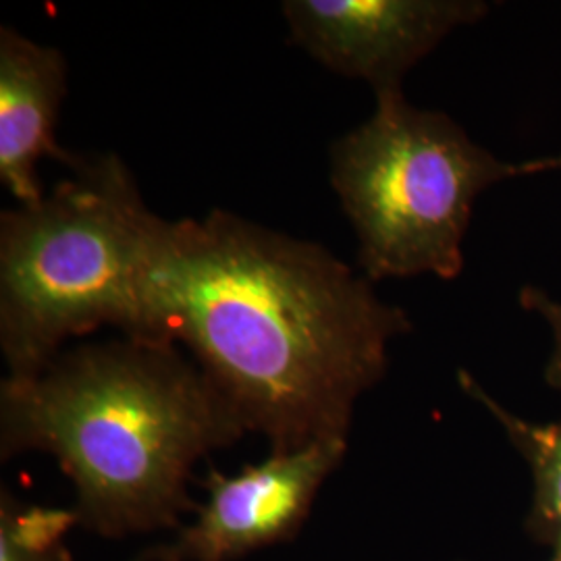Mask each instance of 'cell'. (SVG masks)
<instances>
[{
  "instance_id": "8fae6325",
  "label": "cell",
  "mask_w": 561,
  "mask_h": 561,
  "mask_svg": "<svg viewBox=\"0 0 561 561\" xmlns=\"http://www.w3.org/2000/svg\"><path fill=\"white\" fill-rule=\"evenodd\" d=\"M516 169H518V178L520 175H539V173H547V171H561V157L520 162V164H516Z\"/></svg>"
},
{
  "instance_id": "3957f363",
  "label": "cell",
  "mask_w": 561,
  "mask_h": 561,
  "mask_svg": "<svg viewBox=\"0 0 561 561\" xmlns=\"http://www.w3.org/2000/svg\"><path fill=\"white\" fill-rule=\"evenodd\" d=\"M164 219L115 154L88 159L41 202L0 215V350L30 379L69 337L117 327L154 341L150 283Z\"/></svg>"
},
{
  "instance_id": "7a4b0ae2",
  "label": "cell",
  "mask_w": 561,
  "mask_h": 561,
  "mask_svg": "<svg viewBox=\"0 0 561 561\" xmlns=\"http://www.w3.org/2000/svg\"><path fill=\"white\" fill-rule=\"evenodd\" d=\"M245 435L196 362L167 341L123 340L59 354L0 387V451H44L71 479L81 526L127 537L180 526L196 463Z\"/></svg>"
},
{
  "instance_id": "5b68a950",
  "label": "cell",
  "mask_w": 561,
  "mask_h": 561,
  "mask_svg": "<svg viewBox=\"0 0 561 561\" xmlns=\"http://www.w3.org/2000/svg\"><path fill=\"white\" fill-rule=\"evenodd\" d=\"M345 447L347 439H324L271 451L233 477L213 470L204 481L208 497L194 522L140 561H233L291 539L343 461Z\"/></svg>"
},
{
  "instance_id": "9c48e42d",
  "label": "cell",
  "mask_w": 561,
  "mask_h": 561,
  "mask_svg": "<svg viewBox=\"0 0 561 561\" xmlns=\"http://www.w3.org/2000/svg\"><path fill=\"white\" fill-rule=\"evenodd\" d=\"M80 524L73 510L21 503L4 493L0 503V561H73L67 533Z\"/></svg>"
},
{
  "instance_id": "7c38bea8",
  "label": "cell",
  "mask_w": 561,
  "mask_h": 561,
  "mask_svg": "<svg viewBox=\"0 0 561 561\" xmlns=\"http://www.w3.org/2000/svg\"><path fill=\"white\" fill-rule=\"evenodd\" d=\"M549 561H561V542L553 549V558Z\"/></svg>"
},
{
  "instance_id": "277c9868",
  "label": "cell",
  "mask_w": 561,
  "mask_h": 561,
  "mask_svg": "<svg viewBox=\"0 0 561 561\" xmlns=\"http://www.w3.org/2000/svg\"><path fill=\"white\" fill-rule=\"evenodd\" d=\"M375 99L370 119L331 148V185L356 231L362 275L456 279L474 202L518 169L445 113L412 106L401 88Z\"/></svg>"
},
{
  "instance_id": "8992f818",
  "label": "cell",
  "mask_w": 561,
  "mask_h": 561,
  "mask_svg": "<svg viewBox=\"0 0 561 561\" xmlns=\"http://www.w3.org/2000/svg\"><path fill=\"white\" fill-rule=\"evenodd\" d=\"M489 13L481 0H287L291 42L327 69L366 80L375 92L401 78L456 27Z\"/></svg>"
},
{
  "instance_id": "52a82bcc",
  "label": "cell",
  "mask_w": 561,
  "mask_h": 561,
  "mask_svg": "<svg viewBox=\"0 0 561 561\" xmlns=\"http://www.w3.org/2000/svg\"><path fill=\"white\" fill-rule=\"evenodd\" d=\"M65 92L62 53L4 25L0 30V181L21 206L46 196L36 173L41 159L48 157L71 171L88 161L60 148L55 136Z\"/></svg>"
},
{
  "instance_id": "30bf717a",
  "label": "cell",
  "mask_w": 561,
  "mask_h": 561,
  "mask_svg": "<svg viewBox=\"0 0 561 561\" xmlns=\"http://www.w3.org/2000/svg\"><path fill=\"white\" fill-rule=\"evenodd\" d=\"M520 304L524 310L539 312L551 327L553 352L545 366V381L549 382L553 389L561 391V304L551 300L542 289L537 287H524L520 291Z\"/></svg>"
},
{
  "instance_id": "6da1fadb",
  "label": "cell",
  "mask_w": 561,
  "mask_h": 561,
  "mask_svg": "<svg viewBox=\"0 0 561 561\" xmlns=\"http://www.w3.org/2000/svg\"><path fill=\"white\" fill-rule=\"evenodd\" d=\"M154 340L183 343L245 433L271 451L347 439L412 329L321 243L213 210L164 221L150 283Z\"/></svg>"
},
{
  "instance_id": "ba28073f",
  "label": "cell",
  "mask_w": 561,
  "mask_h": 561,
  "mask_svg": "<svg viewBox=\"0 0 561 561\" xmlns=\"http://www.w3.org/2000/svg\"><path fill=\"white\" fill-rule=\"evenodd\" d=\"M460 385L466 393L500 421L512 445L528 463L535 482L533 510L528 516V533L551 549L561 542V421L530 422L505 410L479 382L461 370Z\"/></svg>"
}]
</instances>
